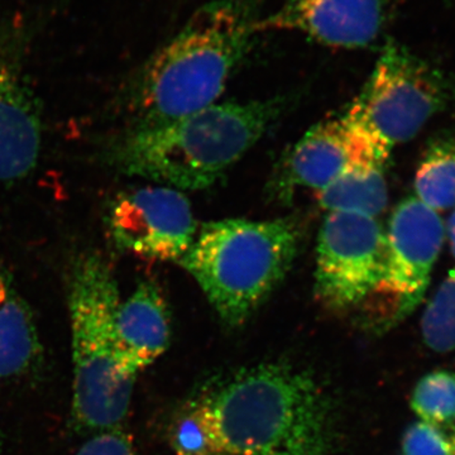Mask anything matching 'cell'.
I'll use <instances>...</instances> for the list:
<instances>
[{
	"label": "cell",
	"instance_id": "6da1fadb",
	"mask_svg": "<svg viewBox=\"0 0 455 455\" xmlns=\"http://www.w3.org/2000/svg\"><path fill=\"white\" fill-rule=\"evenodd\" d=\"M212 455H331L334 411L311 374L283 363L242 368L184 407Z\"/></svg>",
	"mask_w": 455,
	"mask_h": 455
},
{
	"label": "cell",
	"instance_id": "7a4b0ae2",
	"mask_svg": "<svg viewBox=\"0 0 455 455\" xmlns=\"http://www.w3.org/2000/svg\"><path fill=\"white\" fill-rule=\"evenodd\" d=\"M260 18L259 0H212L194 12L143 68L136 125L166 124L217 104L252 49Z\"/></svg>",
	"mask_w": 455,
	"mask_h": 455
},
{
	"label": "cell",
	"instance_id": "3957f363",
	"mask_svg": "<svg viewBox=\"0 0 455 455\" xmlns=\"http://www.w3.org/2000/svg\"><path fill=\"white\" fill-rule=\"evenodd\" d=\"M283 98L221 103L160 125H134L113 161L122 172L176 190L214 185L277 121Z\"/></svg>",
	"mask_w": 455,
	"mask_h": 455
},
{
	"label": "cell",
	"instance_id": "277c9868",
	"mask_svg": "<svg viewBox=\"0 0 455 455\" xmlns=\"http://www.w3.org/2000/svg\"><path fill=\"white\" fill-rule=\"evenodd\" d=\"M300 230L289 220L204 224L179 265L194 277L220 319L243 324L292 267Z\"/></svg>",
	"mask_w": 455,
	"mask_h": 455
},
{
	"label": "cell",
	"instance_id": "5b68a950",
	"mask_svg": "<svg viewBox=\"0 0 455 455\" xmlns=\"http://www.w3.org/2000/svg\"><path fill=\"white\" fill-rule=\"evenodd\" d=\"M73 347V418L89 433L121 427L134 382L116 373V317L122 299L112 268L98 253L77 257L68 276Z\"/></svg>",
	"mask_w": 455,
	"mask_h": 455
},
{
	"label": "cell",
	"instance_id": "8992f818",
	"mask_svg": "<svg viewBox=\"0 0 455 455\" xmlns=\"http://www.w3.org/2000/svg\"><path fill=\"white\" fill-rule=\"evenodd\" d=\"M447 98V83L438 70L396 42H388L344 114L368 139L392 152L418 136Z\"/></svg>",
	"mask_w": 455,
	"mask_h": 455
},
{
	"label": "cell",
	"instance_id": "52a82bcc",
	"mask_svg": "<svg viewBox=\"0 0 455 455\" xmlns=\"http://www.w3.org/2000/svg\"><path fill=\"white\" fill-rule=\"evenodd\" d=\"M386 252V232L376 218L329 212L317 238V299L335 311L363 304L381 283Z\"/></svg>",
	"mask_w": 455,
	"mask_h": 455
},
{
	"label": "cell",
	"instance_id": "ba28073f",
	"mask_svg": "<svg viewBox=\"0 0 455 455\" xmlns=\"http://www.w3.org/2000/svg\"><path fill=\"white\" fill-rule=\"evenodd\" d=\"M107 226L119 250L175 263L190 250L197 232L188 197L164 185L123 191L110 204Z\"/></svg>",
	"mask_w": 455,
	"mask_h": 455
},
{
	"label": "cell",
	"instance_id": "9c48e42d",
	"mask_svg": "<svg viewBox=\"0 0 455 455\" xmlns=\"http://www.w3.org/2000/svg\"><path fill=\"white\" fill-rule=\"evenodd\" d=\"M444 239L439 212L415 196L403 200L392 212L386 230L385 271L376 293L396 302L394 322L409 315L423 300Z\"/></svg>",
	"mask_w": 455,
	"mask_h": 455
},
{
	"label": "cell",
	"instance_id": "30bf717a",
	"mask_svg": "<svg viewBox=\"0 0 455 455\" xmlns=\"http://www.w3.org/2000/svg\"><path fill=\"white\" fill-rule=\"evenodd\" d=\"M387 16L388 0H284L257 29L299 32L324 46L355 50L381 36Z\"/></svg>",
	"mask_w": 455,
	"mask_h": 455
},
{
	"label": "cell",
	"instance_id": "8fae6325",
	"mask_svg": "<svg viewBox=\"0 0 455 455\" xmlns=\"http://www.w3.org/2000/svg\"><path fill=\"white\" fill-rule=\"evenodd\" d=\"M12 41V35L0 27V185L28 176L42 145L40 112L23 82Z\"/></svg>",
	"mask_w": 455,
	"mask_h": 455
},
{
	"label": "cell",
	"instance_id": "7c38bea8",
	"mask_svg": "<svg viewBox=\"0 0 455 455\" xmlns=\"http://www.w3.org/2000/svg\"><path fill=\"white\" fill-rule=\"evenodd\" d=\"M390 155L341 114L317 123L293 147L287 158L284 181L290 188H309L319 193L353 164L387 163Z\"/></svg>",
	"mask_w": 455,
	"mask_h": 455
},
{
	"label": "cell",
	"instance_id": "4fadbf2b",
	"mask_svg": "<svg viewBox=\"0 0 455 455\" xmlns=\"http://www.w3.org/2000/svg\"><path fill=\"white\" fill-rule=\"evenodd\" d=\"M170 313L160 287L142 281L119 304L116 317V373L134 382L169 348Z\"/></svg>",
	"mask_w": 455,
	"mask_h": 455
},
{
	"label": "cell",
	"instance_id": "5bb4252c",
	"mask_svg": "<svg viewBox=\"0 0 455 455\" xmlns=\"http://www.w3.org/2000/svg\"><path fill=\"white\" fill-rule=\"evenodd\" d=\"M41 355L40 337L31 309L0 262V383L29 372Z\"/></svg>",
	"mask_w": 455,
	"mask_h": 455
},
{
	"label": "cell",
	"instance_id": "9a60e30c",
	"mask_svg": "<svg viewBox=\"0 0 455 455\" xmlns=\"http://www.w3.org/2000/svg\"><path fill=\"white\" fill-rule=\"evenodd\" d=\"M381 161H364L319 191V203L329 212H353L377 218L388 203L387 181Z\"/></svg>",
	"mask_w": 455,
	"mask_h": 455
},
{
	"label": "cell",
	"instance_id": "2e32d148",
	"mask_svg": "<svg viewBox=\"0 0 455 455\" xmlns=\"http://www.w3.org/2000/svg\"><path fill=\"white\" fill-rule=\"evenodd\" d=\"M415 197L431 211L455 206V146L434 143L416 170Z\"/></svg>",
	"mask_w": 455,
	"mask_h": 455
},
{
	"label": "cell",
	"instance_id": "e0dca14e",
	"mask_svg": "<svg viewBox=\"0 0 455 455\" xmlns=\"http://www.w3.org/2000/svg\"><path fill=\"white\" fill-rule=\"evenodd\" d=\"M421 331L430 349L438 353L455 349V268L449 272L427 304Z\"/></svg>",
	"mask_w": 455,
	"mask_h": 455
},
{
	"label": "cell",
	"instance_id": "ac0fdd59",
	"mask_svg": "<svg viewBox=\"0 0 455 455\" xmlns=\"http://www.w3.org/2000/svg\"><path fill=\"white\" fill-rule=\"evenodd\" d=\"M412 410L433 424L455 421V374L436 371L423 377L416 385L411 398Z\"/></svg>",
	"mask_w": 455,
	"mask_h": 455
},
{
	"label": "cell",
	"instance_id": "d6986e66",
	"mask_svg": "<svg viewBox=\"0 0 455 455\" xmlns=\"http://www.w3.org/2000/svg\"><path fill=\"white\" fill-rule=\"evenodd\" d=\"M405 455H455V425L420 421L407 429Z\"/></svg>",
	"mask_w": 455,
	"mask_h": 455
},
{
	"label": "cell",
	"instance_id": "ffe728a7",
	"mask_svg": "<svg viewBox=\"0 0 455 455\" xmlns=\"http://www.w3.org/2000/svg\"><path fill=\"white\" fill-rule=\"evenodd\" d=\"M171 445L176 455H212L203 430L185 410L172 425Z\"/></svg>",
	"mask_w": 455,
	"mask_h": 455
},
{
	"label": "cell",
	"instance_id": "44dd1931",
	"mask_svg": "<svg viewBox=\"0 0 455 455\" xmlns=\"http://www.w3.org/2000/svg\"><path fill=\"white\" fill-rule=\"evenodd\" d=\"M75 455H136L130 434L116 429L92 434Z\"/></svg>",
	"mask_w": 455,
	"mask_h": 455
},
{
	"label": "cell",
	"instance_id": "7402d4cb",
	"mask_svg": "<svg viewBox=\"0 0 455 455\" xmlns=\"http://www.w3.org/2000/svg\"><path fill=\"white\" fill-rule=\"evenodd\" d=\"M445 236H448L451 253H453L455 259V206L453 212H451V217H449L447 226H445Z\"/></svg>",
	"mask_w": 455,
	"mask_h": 455
}]
</instances>
